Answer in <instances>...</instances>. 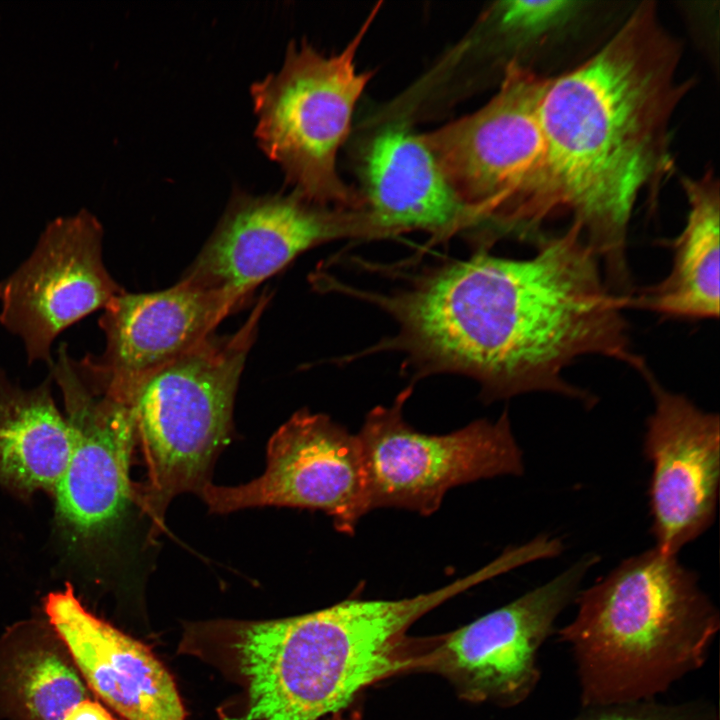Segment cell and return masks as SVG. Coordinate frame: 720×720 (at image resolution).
<instances>
[{"label": "cell", "instance_id": "14", "mask_svg": "<svg viewBox=\"0 0 720 720\" xmlns=\"http://www.w3.org/2000/svg\"><path fill=\"white\" fill-rule=\"evenodd\" d=\"M640 373L654 402L643 445L652 465L648 492L652 533L656 549L676 555L714 520L720 479L719 416L663 387L647 366Z\"/></svg>", "mask_w": 720, "mask_h": 720}, {"label": "cell", "instance_id": "17", "mask_svg": "<svg viewBox=\"0 0 720 720\" xmlns=\"http://www.w3.org/2000/svg\"><path fill=\"white\" fill-rule=\"evenodd\" d=\"M363 209L373 236L424 230L448 237L471 225L421 134L395 125L370 143Z\"/></svg>", "mask_w": 720, "mask_h": 720}, {"label": "cell", "instance_id": "10", "mask_svg": "<svg viewBox=\"0 0 720 720\" xmlns=\"http://www.w3.org/2000/svg\"><path fill=\"white\" fill-rule=\"evenodd\" d=\"M200 496L214 513L262 506L320 510L349 536L370 512L357 434L307 410L298 411L272 435L260 477L231 487L210 483Z\"/></svg>", "mask_w": 720, "mask_h": 720}, {"label": "cell", "instance_id": "16", "mask_svg": "<svg viewBox=\"0 0 720 720\" xmlns=\"http://www.w3.org/2000/svg\"><path fill=\"white\" fill-rule=\"evenodd\" d=\"M45 612L90 688L127 720H185L176 685L142 643L89 612L73 588L48 595Z\"/></svg>", "mask_w": 720, "mask_h": 720}, {"label": "cell", "instance_id": "13", "mask_svg": "<svg viewBox=\"0 0 720 720\" xmlns=\"http://www.w3.org/2000/svg\"><path fill=\"white\" fill-rule=\"evenodd\" d=\"M346 236H371L363 210L320 206L298 194L235 192L183 277L246 300L304 251Z\"/></svg>", "mask_w": 720, "mask_h": 720}, {"label": "cell", "instance_id": "2", "mask_svg": "<svg viewBox=\"0 0 720 720\" xmlns=\"http://www.w3.org/2000/svg\"><path fill=\"white\" fill-rule=\"evenodd\" d=\"M679 42L643 2L591 57L548 79L540 118L547 168L538 216H569L596 252L610 288L632 291L628 226L643 192L672 168L670 123L688 81Z\"/></svg>", "mask_w": 720, "mask_h": 720}, {"label": "cell", "instance_id": "7", "mask_svg": "<svg viewBox=\"0 0 720 720\" xmlns=\"http://www.w3.org/2000/svg\"><path fill=\"white\" fill-rule=\"evenodd\" d=\"M377 12L378 6L339 53L291 42L279 71L251 86L258 145L294 193L320 206L363 209L362 198L338 173L337 155L373 75L360 72L355 61Z\"/></svg>", "mask_w": 720, "mask_h": 720}, {"label": "cell", "instance_id": "21", "mask_svg": "<svg viewBox=\"0 0 720 720\" xmlns=\"http://www.w3.org/2000/svg\"><path fill=\"white\" fill-rule=\"evenodd\" d=\"M584 4L563 0H512L497 3L492 14L505 37L515 43L537 44L569 22Z\"/></svg>", "mask_w": 720, "mask_h": 720}, {"label": "cell", "instance_id": "11", "mask_svg": "<svg viewBox=\"0 0 720 720\" xmlns=\"http://www.w3.org/2000/svg\"><path fill=\"white\" fill-rule=\"evenodd\" d=\"M102 240V225L88 210L58 217L0 282V323L21 338L29 363L51 367L55 338L124 291L105 267Z\"/></svg>", "mask_w": 720, "mask_h": 720}, {"label": "cell", "instance_id": "18", "mask_svg": "<svg viewBox=\"0 0 720 720\" xmlns=\"http://www.w3.org/2000/svg\"><path fill=\"white\" fill-rule=\"evenodd\" d=\"M688 213L674 239L669 273L659 282L633 293L627 307L669 317L717 319L719 316L718 180L708 171L700 178H684Z\"/></svg>", "mask_w": 720, "mask_h": 720}, {"label": "cell", "instance_id": "23", "mask_svg": "<svg viewBox=\"0 0 720 720\" xmlns=\"http://www.w3.org/2000/svg\"><path fill=\"white\" fill-rule=\"evenodd\" d=\"M63 720H116L102 705L89 698L73 707Z\"/></svg>", "mask_w": 720, "mask_h": 720}, {"label": "cell", "instance_id": "12", "mask_svg": "<svg viewBox=\"0 0 720 720\" xmlns=\"http://www.w3.org/2000/svg\"><path fill=\"white\" fill-rule=\"evenodd\" d=\"M246 299L182 279L167 289L122 292L103 309L102 355L73 360L93 390L124 402L145 379L186 355Z\"/></svg>", "mask_w": 720, "mask_h": 720}, {"label": "cell", "instance_id": "6", "mask_svg": "<svg viewBox=\"0 0 720 720\" xmlns=\"http://www.w3.org/2000/svg\"><path fill=\"white\" fill-rule=\"evenodd\" d=\"M548 79L510 60L486 104L421 134L472 226L488 223L502 232L539 237L547 168L540 104Z\"/></svg>", "mask_w": 720, "mask_h": 720}, {"label": "cell", "instance_id": "9", "mask_svg": "<svg viewBox=\"0 0 720 720\" xmlns=\"http://www.w3.org/2000/svg\"><path fill=\"white\" fill-rule=\"evenodd\" d=\"M599 562L586 554L548 582L424 647L408 671L436 673L474 703L513 707L536 689L539 652L555 623L574 602L588 571Z\"/></svg>", "mask_w": 720, "mask_h": 720}, {"label": "cell", "instance_id": "4", "mask_svg": "<svg viewBox=\"0 0 720 720\" xmlns=\"http://www.w3.org/2000/svg\"><path fill=\"white\" fill-rule=\"evenodd\" d=\"M473 586L467 575L414 597L347 599L240 625L234 649L249 694L240 720H316L344 709L364 687L407 671L414 649L407 629Z\"/></svg>", "mask_w": 720, "mask_h": 720}, {"label": "cell", "instance_id": "1", "mask_svg": "<svg viewBox=\"0 0 720 720\" xmlns=\"http://www.w3.org/2000/svg\"><path fill=\"white\" fill-rule=\"evenodd\" d=\"M399 325L397 348L422 373L477 380L487 400L557 393L592 407L595 397L564 378L585 356L640 371L623 310L579 226L538 240L514 259L479 252L445 264L390 295H370Z\"/></svg>", "mask_w": 720, "mask_h": 720}, {"label": "cell", "instance_id": "3", "mask_svg": "<svg viewBox=\"0 0 720 720\" xmlns=\"http://www.w3.org/2000/svg\"><path fill=\"white\" fill-rule=\"evenodd\" d=\"M556 630L575 666L582 707L657 699L701 669L720 613L696 573L655 547L579 591Z\"/></svg>", "mask_w": 720, "mask_h": 720}, {"label": "cell", "instance_id": "20", "mask_svg": "<svg viewBox=\"0 0 720 720\" xmlns=\"http://www.w3.org/2000/svg\"><path fill=\"white\" fill-rule=\"evenodd\" d=\"M17 680L26 707L39 720H63L88 698L76 671L49 650L24 654L17 666Z\"/></svg>", "mask_w": 720, "mask_h": 720}, {"label": "cell", "instance_id": "15", "mask_svg": "<svg viewBox=\"0 0 720 720\" xmlns=\"http://www.w3.org/2000/svg\"><path fill=\"white\" fill-rule=\"evenodd\" d=\"M51 372L72 431L69 460L54 489L57 515L74 536L98 538L112 532L136 500L129 476L134 421L125 403L81 380L64 345Z\"/></svg>", "mask_w": 720, "mask_h": 720}, {"label": "cell", "instance_id": "8", "mask_svg": "<svg viewBox=\"0 0 720 720\" xmlns=\"http://www.w3.org/2000/svg\"><path fill=\"white\" fill-rule=\"evenodd\" d=\"M410 389L391 406L371 410L357 436L367 474L370 511L398 508L429 516L457 486L524 472L507 412L446 434H426L403 418Z\"/></svg>", "mask_w": 720, "mask_h": 720}, {"label": "cell", "instance_id": "24", "mask_svg": "<svg viewBox=\"0 0 720 720\" xmlns=\"http://www.w3.org/2000/svg\"><path fill=\"white\" fill-rule=\"evenodd\" d=\"M329 720H362V714L359 710H351L350 712L337 711Z\"/></svg>", "mask_w": 720, "mask_h": 720}, {"label": "cell", "instance_id": "22", "mask_svg": "<svg viewBox=\"0 0 720 720\" xmlns=\"http://www.w3.org/2000/svg\"><path fill=\"white\" fill-rule=\"evenodd\" d=\"M569 720H720L718 706L710 699L682 702L658 699L582 707Z\"/></svg>", "mask_w": 720, "mask_h": 720}, {"label": "cell", "instance_id": "19", "mask_svg": "<svg viewBox=\"0 0 720 720\" xmlns=\"http://www.w3.org/2000/svg\"><path fill=\"white\" fill-rule=\"evenodd\" d=\"M51 380L50 374L39 386L22 389L0 367V483L23 494L54 490L72 449Z\"/></svg>", "mask_w": 720, "mask_h": 720}, {"label": "cell", "instance_id": "5", "mask_svg": "<svg viewBox=\"0 0 720 720\" xmlns=\"http://www.w3.org/2000/svg\"><path fill=\"white\" fill-rule=\"evenodd\" d=\"M261 295L233 334H212L192 351L157 371L126 398L146 460L148 480L138 494L157 536L171 501L198 495L232 428L236 390L267 306Z\"/></svg>", "mask_w": 720, "mask_h": 720}]
</instances>
